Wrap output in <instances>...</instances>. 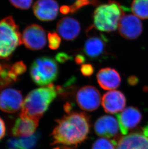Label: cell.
<instances>
[{"label":"cell","instance_id":"obj_1","mask_svg":"<svg viewBox=\"0 0 148 149\" xmlns=\"http://www.w3.org/2000/svg\"><path fill=\"white\" fill-rule=\"evenodd\" d=\"M56 122L57 125L51 134L53 144L77 146L87 138L90 125L85 113H72Z\"/></svg>","mask_w":148,"mask_h":149},{"label":"cell","instance_id":"obj_33","mask_svg":"<svg viewBox=\"0 0 148 149\" xmlns=\"http://www.w3.org/2000/svg\"><path fill=\"white\" fill-rule=\"evenodd\" d=\"M59 149V148H55V149Z\"/></svg>","mask_w":148,"mask_h":149},{"label":"cell","instance_id":"obj_10","mask_svg":"<svg viewBox=\"0 0 148 149\" xmlns=\"http://www.w3.org/2000/svg\"><path fill=\"white\" fill-rule=\"evenodd\" d=\"M23 96L21 92L15 89L7 88L0 93V109L8 113H14L22 106Z\"/></svg>","mask_w":148,"mask_h":149},{"label":"cell","instance_id":"obj_5","mask_svg":"<svg viewBox=\"0 0 148 149\" xmlns=\"http://www.w3.org/2000/svg\"><path fill=\"white\" fill-rule=\"evenodd\" d=\"M32 80L39 86H46L55 80L58 75V67L53 58L42 56L32 63L30 69Z\"/></svg>","mask_w":148,"mask_h":149},{"label":"cell","instance_id":"obj_6","mask_svg":"<svg viewBox=\"0 0 148 149\" xmlns=\"http://www.w3.org/2000/svg\"><path fill=\"white\" fill-rule=\"evenodd\" d=\"M23 44L29 49L39 50L46 45V32L41 26L31 24L24 30L22 34Z\"/></svg>","mask_w":148,"mask_h":149},{"label":"cell","instance_id":"obj_11","mask_svg":"<svg viewBox=\"0 0 148 149\" xmlns=\"http://www.w3.org/2000/svg\"><path fill=\"white\" fill-rule=\"evenodd\" d=\"M33 10L37 18L41 21H52L57 16L59 5L55 0H38L33 5Z\"/></svg>","mask_w":148,"mask_h":149},{"label":"cell","instance_id":"obj_16","mask_svg":"<svg viewBox=\"0 0 148 149\" xmlns=\"http://www.w3.org/2000/svg\"><path fill=\"white\" fill-rule=\"evenodd\" d=\"M104 36L90 37L84 44V53L92 59H97L104 54L106 50L107 40Z\"/></svg>","mask_w":148,"mask_h":149},{"label":"cell","instance_id":"obj_7","mask_svg":"<svg viewBox=\"0 0 148 149\" xmlns=\"http://www.w3.org/2000/svg\"><path fill=\"white\" fill-rule=\"evenodd\" d=\"M101 95L96 88L91 86H85L78 90L76 100L79 107L85 111H92L99 107Z\"/></svg>","mask_w":148,"mask_h":149},{"label":"cell","instance_id":"obj_4","mask_svg":"<svg viewBox=\"0 0 148 149\" xmlns=\"http://www.w3.org/2000/svg\"><path fill=\"white\" fill-rule=\"evenodd\" d=\"M23 44L18 26L11 16L0 20V59L10 58L16 48Z\"/></svg>","mask_w":148,"mask_h":149},{"label":"cell","instance_id":"obj_20","mask_svg":"<svg viewBox=\"0 0 148 149\" xmlns=\"http://www.w3.org/2000/svg\"><path fill=\"white\" fill-rule=\"evenodd\" d=\"M131 10L135 16L142 19H148V0H133Z\"/></svg>","mask_w":148,"mask_h":149},{"label":"cell","instance_id":"obj_23","mask_svg":"<svg viewBox=\"0 0 148 149\" xmlns=\"http://www.w3.org/2000/svg\"><path fill=\"white\" fill-rule=\"evenodd\" d=\"M99 3V0H76L74 4L70 6L71 13H75L82 7L88 5L97 6Z\"/></svg>","mask_w":148,"mask_h":149},{"label":"cell","instance_id":"obj_32","mask_svg":"<svg viewBox=\"0 0 148 149\" xmlns=\"http://www.w3.org/2000/svg\"><path fill=\"white\" fill-rule=\"evenodd\" d=\"M128 80H129L128 82L129 84L134 85V84H137L138 80L135 76H130V77L129 78Z\"/></svg>","mask_w":148,"mask_h":149},{"label":"cell","instance_id":"obj_8","mask_svg":"<svg viewBox=\"0 0 148 149\" xmlns=\"http://www.w3.org/2000/svg\"><path fill=\"white\" fill-rule=\"evenodd\" d=\"M142 30L141 21L133 15H124L119 23V33L127 39H135L140 36Z\"/></svg>","mask_w":148,"mask_h":149},{"label":"cell","instance_id":"obj_22","mask_svg":"<svg viewBox=\"0 0 148 149\" xmlns=\"http://www.w3.org/2000/svg\"><path fill=\"white\" fill-rule=\"evenodd\" d=\"M116 144L115 141L101 138L94 143L92 149H116Z\"/></svg>","mask_w":148,"mask_h":149},{"label":"cell","instance_id":"obj_24","mask_svg":"<svg viewBox=\"0 0 148 149\" xmlns=\"http://www.w3.org/2000/svg\"><path fill=\"white\" fill-rule=\"evenodd\" d=\"M48 40L49 48L52 50H56L60 47L61 39L55 32H49L48 34Z\"/></svg>","mask_w":148,"mask_h":149},{"label":"cell","instance_id":"obj_13","mask_svg":"<svg viewBox=\"0 0 148 149\" xmlns=\"http://www.w3.org/2000/svg\"><path fill=\"white\" fill-rule=\"evenodd\" d=\"M119 124L115 118L112 116H104L100 117L94 125L97 135L106 138H112L118 134Z\"/></svg>","mask_w":148,"mask_h":149},{"label":"cell","instance_id":"obj_15","mask_svg":"<svg viewBox=\"0 0 148 149\" xmlns=\"http://www.w3.org/2000/svg\"><path fill=\"white\" fill-rule=\"evenodd\" d=\"M116 149H148V135L143 132L126 135L119 139Z\"/></svg>","mask_w":148,"mask_h":149},{"label":"cell","instance_id":"obj_29","mask_svg":"<svg viewBox=\"0 0 148 149\" xmlns=\"http://www.w3.org/2000/svg\"><path fill=\"white\" fill-rule=\"evenodd\" d=\"M75 61L77 65H82L85 62L86 58L82 54H78L75 56Z\"/></svg>","mask_w":148,"mask_h":149},{"label":"cell","instance_id":"obj_12","mask_svg":"<svg viewBox=\"0 0 148 149\" xmlns=\"http://www.w3.org/2000/svg\"><path fill=\"white\" fill-rule=\"evenodd\" d=\"M102 104L106 113H116L121 111L124 108L126 104V97L119 91H111L103 96Z\"/></svg>","mask_w":148,"mask_h":149},{"label":"cell","instance_id":"obj_2","mask_svg":"<svg viewBox=\"0 0 148 149\" xmlns=\"http://www.w3.org/2000/svg\"><path fill=\"white\" fill-rule=\"evenodd\" d=\"M57 92L53 84L32 90L23 102L20 116L39 121L56 97Z\"/></svg>","mask_w":148,"mask_h":149},{"label":"cell","instance_id":"obj_27","mask_svg":"<svg viewBox=\"0 0 148 149\" xmlns=\"http://www.w3.org/2000/svg\"><path fill=\"white\" fill-rule=\"evenodd\" d=\"M81 73L84 76H90L94 72V68L91 64H86L81 65L80 69Z\"/></svg>","mask_w":148,"mask_h":149},{"label":"cell","instance_id":"obj_28","mask_svg":"<svg viewBox=\"0 0 148 149\" xmlns=\"http://www.w3.org/2000/svg\"><path fill=\"white\" fill-rule=\"evenodd\" d=\"M55 59L60 63H63L72 59V57L65 52H59L56 55Z\"/></svg>","mask_w":148,"mask_h":149},{"label":"cell","instance_id":"obj_9","mask_svg":"<svg viewBox=\"0 0 148 149\" xmlns=\"http://www.w3.org/2000/svg\"><path fill=\"white\" fill-rule=\"evenodd\" d=\"M120 131L127 135L129 130L135 128L140 124L142 119V114L136 107H129L116 115Z\"/></svg>","mask_w":148,"mask_h":149},{"label":"cell","instance_id":"obj_31","mask_svg":"<svg viewBox=\"0 0 148 149\" xmlns=\"http://www.w3.org/2000/svg\"><path fill=\"white\" fill-rule=\"evenodd\" d=\"M60 12L63 15H67L71 13L70 6H63L60 9Z\"/></svg>","mask_w":148,"mask_h":149},{"label":"cell","instance_id":"obj_3","mask_svg":"<svg viewBox=\"0 0 148 149\" xmlns=\"http://www.w3.org/2000/svg\"><path fill=\"white\" fill-rule=\"evenodd\" d=\"M124 15L120 3L110 0L108 3L99 6L93 14L94 26L104 32H112L117 29L119 23Z\"/></svg>","mask_w":148,"mask_h":149},{"label":"cell","instance_id":"obj_21","mask_svg":"<svg viewBox=\"0 0 148 149\" xmlns=\"http://www.w3.org/2000/svg\"><path fill=\"white\" fill-rule=\"evenodd\" d=\"M39 138L38 134L22 137L18 139V149H34Z\"/></svg>","mask_w":148,"mask_h":149},{"label":"cell","instance_id":"obj_19","mask_svg":"<svg viewBox=\"0 0 148 149\" xmlns=\"http://www.w3.org/2000/svg\"><path fill=\"white\" fill-rule=\"evenodd\" d=\"M18 77L12 71L9 64L0 63V89L17 82Z\"/></svg>","mask_w":148,"mask_h":149},{"label":"cell","instance_id":"obj_18","mask_svg":"<svg viewBox=\"0 0 148 149\" xmlns=\"http://www.w3.org/2000/svg\"><path fill=\"white\" fill-rule=\"evenodd\" d=\"M39 121L28 117L21 116L17 118L12 132L16 137H26L33 135L38 127Z\"/></svg>","mask_w":148,"mask_h":149},{"label":"cell","instance_id":"obj_30","mask_svg":"<svg viewBox=\"0 0 148 149\" xmlns=\"http://www.w3.org/2000/svg\"><path fill=\"white\" fill-rule=\"evenodd\" d=\"M6 125L4 122L0 118V140L4 137L6 134Z\"/></svg>","mask_w":148,"mask_h":149},{"label":"cell","instance_id":"obj_17","mask_svg":"<svg viewBox=\"0 0 148 149\" xmlns=\"http://www.w3.org/2000/svg\"><path fill=\"white\" fill-rule=\"evenodd\" d=\"M100 86L105 90H113L118 88L121 83V77L117 70L111 68L101 69L97 74Z\"/></svg>","mask_w":148,"mask_h":149},{"label":"cell","instance_id":"obj_25","mask_svg":"<svg viewBox=\"0 0 148 149\" xmlns=\"http://www.w3.org/2000/svg\"><path fill=\"white\" fill-rule=\"evenodd\" d=\"M10 3L17 8L27 10L32 5L33 0H9Z\"/></svg>","mask_w":148,"mask_h":149},{"label":"cell","instance_id":"obj_26","mask_svg":"<svg viewBox=\"0 0 148 149\" xmlns=\"http://www.w3.org/2000/svg\"><path fill=\"white\" fill-rule=\"evenodd\" d=\"M11 69L12 72L16 75L19 76L22 75L27 70V67L24 62L22 61L15 62L12 66H11Z\"/></svg>","mask_w":148,"mask_h":149},{"label":"cell","instance_id":"obj_14","mask_svg":"<svg viewBox=\"0 0 148 149\" xmlns=\"http://www.w3.org/2000/svg\"><path fill=\"white\" fill-rule=\"evenodd\" d=\"M56 30L64 39L72 41L78 36L81 31V27L77 19L70 17H65L58 21Z\"/></svg>","mask_w":148,"mask_h":149}]
</instances>
